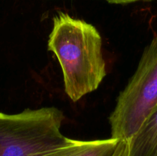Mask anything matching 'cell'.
<instances>
[{
	"mask_svg": "<svg viewBox=\"0 0 157 156\" xmlns=\"http://www.w3.org/2000/svg\"><path fill=\"white\" fill-rule=\"evenodd\" d=\"M48 47L59 61L64 90L73 102L98 88L107 73L102 39L94 26L58 12Z\"/></svg>",
	"mask_w": 157,
	"mask_h": 156,
	"instance_id": "1",
	"label": "cell"
},
{
	"mask_svg": "<svg viewBox=\"0 0 157 156\" xmlns=\"http://www.w3.org/2000/svg\"><path fill=\"white\" fill-rule=\"evenodd\" d=\"M64 119L56 107L0 112V156H34L67 143L70 139L61 132Z\"/></svg>",
	"mask_w": 157,
	"mask_h": 156,
	"instance_id": "2",
	"label": "cell"
},
{
	"mask_svg": "<svg viewBox=\"0 0 157 156\" xmlns=\"http://www.w3.org/2000/svg\"><path fill=\"white\" fill-rule=\"evenodd\" d=\"M157 106V35L147 46L134 74L110 116L111 138L127 142Z\"/></svg>",
	"mask_w": 157,
	"mask_h": 156,
	"instance_id": "3",
	"label": "cell"
},
{
	"mask_svg": "<svg viewBox=\"0 0 157 156\" xmlns=\"http://www.w3.org/2000/svg\"><path fill=\"white\" fill-rule=\"evenodd\" d=\"M126 144L113 138L90 141L70 139L64 145L34 156H124Z\"/></svg>",
	"mask_w": 157,
	"mask_h": 156,
	"instance_id": "4",
	"label": "cell"
},
{
	"mask_svg": "<svg viewBox=\"0 0 157 156\" xmlns=\"http://www.w3.org/2000/svg\"><path fill=\"white\" fill-rule=\"evenodd\" d=\"M124 156H157V106L127 142Z\"/></svg>",
	"mask_w": 157,
	"mask_h": 156,
	"instance_id": "5",
	"label": "cell"
},
{
	"mask_svg": "<svg viewBox=\"0 0 157 156\" xmlns=\"http://www.w3.org/2000/svg\"><path fill=\"white\" fill-rule=\"evenodd\" d=\"M105 1L111 4H129V3L136 2L140 0H105Z\"/></svg>",
	"mask_w": 157,
	"mask_h": 156,
	"instance_id": "6",
	"label": "cell"
},
{
	"mask_svg": "<svg viewBox=\"0 0 157 156\" xmlns=\"http://www.w3.org/2000/svg\"><path fill=\"white\" fill-rule=\"evenodd\" d=\"M146 1H150V0H146Z\"/></svg>",
	"mask_w": 157,
	"mask_h": 156,
	"instance_id": "7",
	"label": "cell"
}]
</instances>
